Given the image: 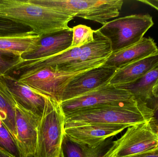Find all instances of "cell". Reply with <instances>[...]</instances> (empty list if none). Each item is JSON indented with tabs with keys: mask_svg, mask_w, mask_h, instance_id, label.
<instances>
[{
	"mask_svg": "<svg viewBox=\"0 0 158 157\" xmlns=\"http://www.w3.org/2000/svg\"><path fill=\"white\" fill-rule=\"evenodd\" d=\"M22 61L21 56L0 50V76L10 74Z\"/></svg>",
	"mask_w": 158,
	"mask_h": 157,
	"instance_id": "cell-24",
	"label": "cell"
},
{
	"mask_svg": "<svg viewBox=\"0 0 158 157\" xmlns=\"http://www.w3.org/2000/svg\"><path fill=\"white\" fill-rule=\"evenodd\" d=\"M157 148L158 134L149 121L128 127L102 157H131Z\"/></svg>",
	"mask_w": 158,
	"mask_h": 157,
	"instance_id": "cell-6",
	"label": "cell"
},
{
	"mask_svg": "<svg viewBox=\"0 0 158 157\" xmlns=\"http://www.w3.org/2000/svg\"><path fill=\"white\" fill-rule=\"evenodd\" d=\"M153 94L155 98L158 99V81L153 88Z\"/></svg>",
	"mask_w": 158,
	"mask_h": 157,
	"instance_id": "cell-30",
	"label": "cell"
},
{
	"mask_svg": "<svg viewBox=\"0 0 158 157\" xmlns=\"http://www.w3.org/2000/svg\"><path fill=\"white\" fill-rule=\"evenodd\" d=\"M41 36L32 30L11 35L0 36V50L22 56L34 50Z\"/></svg>",
	"mask_w": 158,
	"mask_h": 157,
	"instance_id": "cell-18",
	"label": "cell"
},
{
	"mask_svg": "<svg viewBox=\"0 0 158 157\" xmlns=\"http://www.w3.org/2000/svg\"><path fill=\"white\" fill-rule=\"evenodd\" d=\"M33 2L60 10L103 26L118 16L123 0H31Z\"/></svg>",
	"mask_w": 158,
	"mask_h": 157,
	"instance_id": "cell-4",
	"label": "cell"
},
{
	"mask_svg": "<svg viewBox=\"0 0 158 157\" xmlns=\"http://www.w3.org/2000/svg\"><path fill=\"white\" fill-rule=\"evenodd\" d=\"M138 100L129 91L109 84L82 96L63 101L61 105L66 116L82 109L109 104L136 103Z\"/></svg>",
	"mask_w": 158,
	"mask_h": 157,
	"instance_id": "cell-8",
	"label": "cell"
},
{
	"mask_svg": "<svg viewBox=\"0 0 158 157\" xmlns=\"http://www.w3.org/2000/svg\"><path fill=\"white\" fill-rule=\"evenodd\" d=\"M158 53V47L154 40L151 37H143L135 45L113 52L104 65L119 69Z\"/></svg>",
	"mask_w": 158,
	"mask_h": 157,
	"instance_id": "cell-15",
	"label": "cell"
},
{
	"mask_svg": "<svg viewBox=\"0 0 158 157\" xmlns=\"http://www.w3.org/2000/svg\"><path fill=\"white\" fill-rule=\"evenodd\" d=\"M72 28L41 37L34 50L21 56L23 61H33L59 54L70 48L72 41Z\"/></svg>",
	"mask_w": 158,
	"mask_h": 157,
	"instance_id": "cell-13",
	"label": "cell"
},
{
	"mask_svg": "<svg viewBox=\"0 0 158 157\" xmlns=\"http://www.w3.org/2000/svg\"><path fill=\"white\" fill-rule=\"evenodd\" d=\"M0 147L14 157H21L15 140L0 120Z\"/></svg>",
	"mask_w": 158,
	"mask_h": 157,
	"instance_id": "cell-23",
	"label": "cell"
},
{
	"mask_svg": "<svg viewBox=\"0 0 158 157\" xmlns=\"http://www.w3.org/2000/svg\"><path fill=\"white\" fill-rule=\"evenodd\" d=\"M0 157H14L0 147Z\"/></svg>",
	"mask_w": 158,
	"mask_h": 157,
	"instance_id": "cell-29",
	"label": "cell"
},
{
	"mask_svg": "<svg viewBox=\"0 0 158 157\" xmlns=\"http://www.w3.org/2000/svg\"><path fill=\"white\" fill-rule=\"evenodd\" d=\"M117 69L103 65L90 69L74 78L64 88L62 102L109 84Z\"/></svg>",
	"mask_w": 158,
	"mask_h": 157,
	"instance_id": "cell-10",
	"label": "cell"
},
{
	"mask_svg": "<svg viewBox=\"0 0 158 157\" xmlns=\"http://www.w3.org/2000/svg\"><path fill=\"white\" fill-rule=\"evenodd\" d=\"M30 30L21 24L0 17V36L22 33Z\"/></svg>",
	"mask_w": 158,
	"mask_h": 157,
	"instance_id": "cell-25",
	"label": "cell"
},
{
	"mask_svg": "<svg viewBox=\"0 0 158 157\" xmlns=\"http://www.w3.org/2000/svg\"><path fill=\"white\" fill-rule=\"evenodd\" d=\"M15 109L17 131L16 142L21 157H33L37 144V130L41 118L17 103Z\"/></svg>",
	"mask_w": 158,
	"mask_h": 157,
	"instance_id": "cell-11",
	"label": "cell"
},
{
	"mask_svg": "<svg viewBox=\"0 0 158 157\" xmlns=\"http://www.w3.org/2000/svg\"><path fill=\"white\" fill-rule=\"evenodd\" d=\"M73 37L70 48H80L90 43L94 39V30L85 25H79L72 28Z\"/></svg>",
	"mask_w": 158,
	"mask_h": 157,
	"instance_id": "cell-22",
	"label": "cell"
},
{
	"mask_svg": "<svg viewBox=\"0 0 158 157\" xmlns=\"http://www.w3.org/2000/svg\"><path fill=\"white\" fill-rule=\"evenodd\" d=\"M131 157H158V148L151 151Z\"/></svg>",
	"mask_w": 158,
	"mask_h": 157,
	"instance_id": "cell-28",
	"label": "cell"
},
{
	"mask_svg": "<svg viewBox=\"0 0 158 157\" xmlns=\"http://www.w3.org/2000/svg\"><path fill=\"white\" fill-rule=\"evenodd\" d=\"M82 47L69 48L64 52L46 58L30 61H23L18 65L13 72L18 73L33 72L49 67H56L77 60L80 56Z\"/></svg>",
	"mask_w": 158,
	"mask_h": 157,
	"instance_id": "cell-17",
	"label": "cell"
},
{
	"mask_svg": "<svg viewBox=\"0 0 158 157\" xmlns=\"http://www.w3.org/2000/svg\"></svg>",
	"mask_w": 158,
	"mask_h": 157,
	"instance_id": "cell-31",
	"label": "cell"
},
{
	"mask_svg": "<svg viewBox=\"0 0 158 157\" xmlns=\"http://www.w3.org/2000/svg\"><path fill=\"white\" fill-rule=\"evenodd\" d=\"M154 110L148 103L102 105L79 110L65 116V128L94 124H129L131 126L149 121Z\"/></svg>",
	"mask_w": 158,
	"mask_h": 157,
	"instance_id": "cell-2",
	"label": "cell"
},
{
	"mask_svg": "<svg viewBox=\"0 0 158 157\" xmlns=\"http://www.w3.org/2000/svg\"><path fill=\"white\" fill-rule=\"evenodd\" d=\"M112 53L110 40L99 29H96L94 32L93 41L82 46L81 52L78 59L56 67L59 71L66 72L95 68L103 65Z\"/></svg>",
	"mask_w": 158,
	"mask_h": 157,
	"instance_id": "cell-9",
	"label": "cell"
},
{
	"mask_svg": "<svg viewBox=\"0 0 158 157\" xmlns=\"http://www.w3.org/2000/svg\"><path fill=\"white\" fill-rule=\"evenodd\" d=\"M148 103L152 105V107L151 108L154 110V116L150 120V124L158 134V99L154 97Z\"/></svg>",
	"mask_w": 158,
	"mask_h": 157,
	"instance_id": "cell-26",
	"label": "cell"
},
{
	"mask_svg": "<svg viewBox=\"0 0 158 157\" xmlns=\"http://www.w3.org/2000/svg\"><path fill=\"white\" fill-rule=\"evenodd\" d=\"M65 123V115L61 103L46 97L44 111L37 130L33 157H62Z\"/></svg>",
	"mask_w": 158,
	"mask_h": 157,
	"instance_id": "cell-3",
	"label": "cell"
},
{
	"mask_svg": "<svg viewBox=\"0 0 158 157\" xmlns=\"http://www.w3.org/2000/svg\"><path fill=\"white\" fill-rule=\"evenodd\" d=\"M158 65V53L117 69L109 84H127L138 80Z\"/></svg>",
	"mask_w": 158,
	"mask_h": 157,
	"instance_id": "cell-16",
	"label": "cell"
},
{
	"mask_svg": "<svg viewBox=\"0 0 158 157\" xmlns=\"http://www.w3.org/2000/svg\"><path fill=\"white\" fill-rule=\"evenodd\" d=\"M93 68L66 72L59 71L56 67H49L20 73L17 79L19 83L36 92L61 103L63 92L68 84L79 75Z\"/></svg>",
	"mask_w": 158,
	"mask_h": 157,
	"instance_id": "cell-7",
	"label": "cell"
},
{
	"mask_svg": "<svg viewBox=\"0 0 158 157\" xmlns=\"http://www.w3.org/2000/svg\"><path fill=\"white\" fill-rule=\"evenodd\" d=\"M113 137L108 138L95 147L80 144L64 135L61 146L62 157H102L112 144Z\"/></svg>",
	"mask_w": 158,
	"mask_h": 157,
	"instance_id": "cell-19",
	"label": "cell"
},
{
	"mask_svg": "<svg viewBox=\"0 0 158 157\" xmlns=\"http://www.w3.org/2000/svg\"><path fill=\"white\" fill-rule=\"evenodd\" d=\"M6 83L14 99L19 105L42 118L46 96L36 92L26 85L19 83L10 74L1 76Z\"/></svg>",
	"mask_w": 158,
	"mask_h": 157,
	"instance_id": "cell-14",
	"label": "cell"
},
{
	"mask_svg": "<svg viewBox=\"0 0 158 157\" xmlns=\"http://www.w3.org/2000/svg\"><path fill=\"white\" fill-rule=\"evenodd\" d=\"M138 1L148 5L158 11V0H139Z\"/></svg>",
	"mask_w": 158,
	"mask_h": 157,
	"instance_id": "cell-27",
	"label": "cell"
},
{
	"mask_svg": "<svg viewBox=\"0 0 158 157\" xmlns=\"http://www.w3.org/2000/svg\"><path fill=\"white\" fill-rule=\"evenodd\" d=\"M0 17L23 25L40 36L69 29L74 17L31 0H1Z\"/></svg>",
	"mask_w": 158,
	"mask_h": 157,
	"instance_id": "cell-1",
	"label": "cell"
},
{
	"mask_svg": "<svg viewBox=\"0 0 158 157\" xmlns=\"http://www.w3.org/2000/svg\"><path fill=\"white\" fill-rule=\"evenodd\" d=\"M16 104L6 83L0 76V120L15 141L17 131L15 108Z\"/></svg>",
	"mask_w": 158,
	"mask_h": 157,
	"instance_id": "cell-20",
	"label": "cell"
},
{
	"mask_svg": "<svg viewBox=\"0 0 158 157\" xmlns=\"http://www.w3.org/2000/svg\"><path fill=\"white\" fill-rule=\"evenodd\" d=\"M153 25L150 15H131L108 21L98 29L110 40L113 52L139 42Z\"/></svg>",
	"mask_w": 158,
	"mask_h": 157,
	"instance_id": "cell-5",
	"label": "cell"
},
{
	"mask_svg": "<svg viewBox=\"0 0 158 157\" xmlns=\"http://www.w3.org/2000/svg\"><path fill=\"white\" fill-rule=\"evenodd\" d=\"M158 81V65L138 80L116 87L127 90L137 100L148 103L154 97L153 89Z\"/></svg>",
	"mask_w": 158,
	"mask_h": 157,
	"instance_id": "cell-21",
	"label": "cell"
},
{
	"mask_svg": "<svg viewBox=\"0 0 158 157\" xmlns=\"http://www.w3.org/2000/svg\"><path fill=\"white\" fill-rule=\"evenodd\" d=\"M129 124H94L65 128V133L74 142L95 147L130 127Z\"/></svg>",
	"mask_w": 158,
	"mask_h": 157,
	"instance_id": "cell-12",
	"label": "cell"
}]
</instances>
